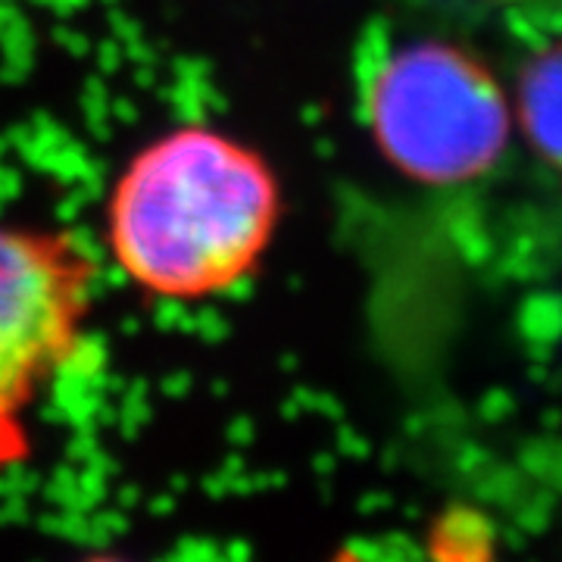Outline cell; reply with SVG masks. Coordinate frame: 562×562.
Masks as SVG:
<instances>
[{
	"instance_id": "6da1fadb",
	"label": "cell",
	"mask_w": 562,
	"mask_h": 562,
	"mask_svg": "<svg viewBox=\"0 0 562 562\" xmlns=\"http://www.w3.org/2000/svg\"><path fill=\"white\" fill-rule=\"evenodd\" d=\"M284 191L257 147L213 125H176L138 147L103 206V244L144 297L201 303L257 276Z\"/></svg>"
},
{
	"instance_id": "7a4b0ae2",
	"label": "cell",
	"mask_w": 562,
	"mask_h": 562,
	"mask_svg": "<svg viewBox=\"0 0 562 562\" xmlns=\"http://www.w3.org/2000/svg\"><path fill=\"white\" fill-rule=\"evenodd\" d=\"M362 125L382 160L425 188L482 179L501 162L513 103L491 66L447 38L391 47L362 85Z\"/></svg>"
},
{
	"instance_id": "3957f363",
	"label": "cell",
	"mask_w": 562,
	"mask_h": 562,
	"mask_svg": "<svg viewBox=\"0 0 562 562\" xmlns=\"http://www.w3.org/2000/svg\"><path fill=\"white\" fill-rule=\"evenodd\" d=\"M98 262L63 228L0 222V479L32 457V409L76 360Z\"/></svg>"
},
{
	"instance_id": "277c9868",
	"label": "cell",
	"mask_w": 562,
	"mask_h": 562,
	"mask_svg": "<svg viewBox=\"0 0 562 562\" xmlns=\"http://www.w3.org/2000/svg\"><path fill=\"white\" fill-rule=\"evenodd\" d=\"M513 116L531 150L562 176V38L522 63Z\"/></svg>"
}]
</instances>
